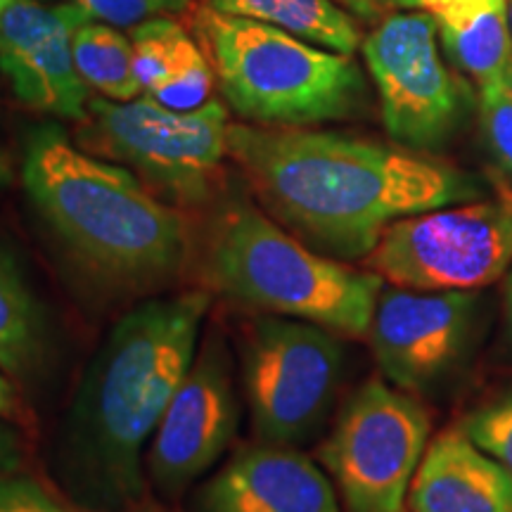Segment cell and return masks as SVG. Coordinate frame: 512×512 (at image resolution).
Returning a JSON list of instances; mask_svg holds the SVG:
<instances>
[{
    "instance_id": "6da1fadb",
    "label": "cell",
    "mask_w": 512,
    "mask_h": 512,
    "mask_svg": "<svg viewBox=\"0 0 512 512\" xmlns=\"http://www.w3.org/2000/svg\"><path fill=\"white\" fill-rule=\"evenodd\" d=\"M230 159L280 226L339 261L394 221L484 195L475 176L403 145L311 128L230 124Z\"/></svg>"
},
{
    "instance_id": "7a4b0ae2",
    "label": "cell",
    "mask_w": 512,
    "mask_h": 512,
    "mask_svg": "<svg viewBox=\"0 0 512 512\" xmlns=\"http://www.w3.org/2000/svg\"><path fill=\"white\" fill-rule=\"evenodd\" d=\"M209 306V290L143 299L95 351L57 439V472L76 505L121 512L143 501V448L195 361Z\"/></svg>"
},
{
    "instance_id": "3957f363",
    "label": "cell",
    "mask_w": 512,
    "mask_h": 512,
    "mask_svg": "<svg viewBox=\"0 0 512 512\" xmlns=\"http://www.w3.org/2000/svg\"><path fill=\"white\" fill-rule=\"evenodd\" d=\"M22 183L67 266L105 297L143 302L188 271L195 247L181 209L126 166L81 150L60 126L27 133Z\"/></svg>"
},
{
    "instance_id": "277c9868",
    "label": "cell",
    "mask_w": 512,
    "mask_h": 512,
    "mask_svg": "<svg viewBox=\"0 0 512 512\" xmlns=\"http://www.w3.org/2000/svg\"><path fill=\"white\" fill-rule=\"evenodd\" d=\"M209 292L268 316L316 323L335 335L368 337L380 275L320 254L245 197L216 211L202 245Z\"/></svg>"
},
{
    "instance_id": "5b68a950",
    "label": "cell",
    "mask_w": 512,
    "mask_h": 512,
    "mask_svg": "<svg viewBox=\"0 0 512 512\" xmlns=\"http://www.w3.org/2000/svg\"><path fill=\"white\" fill-rule=\"evenodd\" d=\"M190 24L223 100L245 124L309 128L356 117L366 102V81L351 55L204 3L192 5Z\"/></svg>"
},
{
    "instance_id": "8992f818",
    "label": "cell",
    "mask_w": 512,
    "mask_h": 512,
    "mask_svg": "<svg viewBox=\"0 0 512 512\" xmlns=\"http://www.w3.org/2000/svg\"><path fill=\"white\" fill-rule=\"evenodd\" d=\"M228 107L209 100L197 110H171L152 95L128 102L91 98L76 145L131 169L178 209L207 204L221 188L228 150Z\"/></svg>"
},
{
    "instance_id": "52a82bcc",
    "label": "cell",
    "mask_w": 512,
    "mask_h": 512,
    "mask_svg": "<svg viewBox=\"0 0 512 512\" xmlns=\"http://www.w3.org/2000/svg\"><path fill=\"white\" fill-rule=\"evenodd\" d=\"M363 266L408 290H482L512 266V200L479 197L394 221Z\"/></svg>"
},
{
    "instance_id": "ba28073f",
    "label": "cell",
    "mask_w": 512,
    "mask_h": 512,
    "mask_svg": "<svg viewBox=\"0 0 512 512\" xmlns=\"http://www.w3.org/2000/svg\"><path fill=\"white\" fill-rule=\"evenodd\" d=\"M430 432V415L411 394L382 380L363 384L320 448L344 512H406Z\"/></svg>"
},
{
    "instance_id": "9c48e42d",
    "label": "cell",
    "mask_w": 512,
    "mask_h": 512,
    "mask_svg": "<svg viewBox=\"0 0 512 512\" xmlns=\"http://www.w3.org/2000/svg\"><path fill=\"white\" fill-rule=\"evenodd\" d=\"M342 368L335 332L297 318H256L242 351L254 432L285 446L309 439L330 411Z\"/></svg>"
},
{
    "instance_id": "30bf717a",
    "label": "cell",
    "mask_w": 512,
    "mask_h": 512,
    "mask_svg": "<svg viewBox=\"0 0 512 512\" xmlns=\"http://www.w3.org/2000/svg\"><path fill=\"white\" fill-rule=\"evenodd\" d=\"M382 124L396 145L434 150L470 107V91L439 53V34L422 10L384 17L361 43Z\"/></svg>"
},
{
    "instance_id": "8fae6325",
    "label": "cell",
    "mask_w": 512,
    "mask_h": 512,
    "mask_svg": "<svg viewBox=\"0 0 512 512\" xmlns=\"http://www.w3.org/2000/svg\"><path fill=\"white\" fill-rule=\"evenodd\" d=\"M240 420L233 356L211 332L176 389L152 437L147 475L162 496L176 498L223 456Z\"/></svg>"
},
{
    "instance_id": "7c38bea8",
    "label": "cell",
    "mask_w": 512,
    "mask_h": 512,
    "mask_svg": "<svg viewBox=\"0 0 512 512\" xmlns=\"http://www.w3.org/2000/svg\"><path fill=\"white\" fill-rule=\"evenodd\" d=\"M475 316V292L382 287L368 332L382 375L408 394L432 389L463 358Z\"/></svg>"
},
{
    "instance_id": "4fadbf2b",
    "label": "cell",
    "mask_w": 512,
    "mask_h": 512,
    "mask_svg": "<svg viewBox=\"0 0 512 512\" xmlns=\"http://www.w3.org/2000/svg\"><path fill=\"white\" fill-rule=\"evenodd\" d=\"M79 17L81 10L72 3L41 0H17L0 17V72L15 98L29 110L76 124L91 100L72 53Z\"/></svg>"
},
{
    "instance_id": "5bb4252c",
    "label": "cell",
    "mask_w": 512,
    "mask_h": 512,
    "mask_svg": "<svg viewBox=\"0 0 512 512\" xmlns=\"http://www.w3.org/2000/svg\"><path fill=\"white\" fill-rule=\"evenodd\" d=\"M197 512H339L335 486L285 444L242 448L197 491Z\"/></svg>"
},
{
    "instance_id": "9a60e30c",
    "label": "cell",
    "mask_w": 512,
    "mask_h": 512,
    "mask_svg": "<svg viewBox=\"0 0 512 512\" xmlns=\"http://www.w3.org/2000/svg\"><path fill=\"white\" fill-rule=\"evenodd\" d=\"M411 512H512V475L460 430L430 439L408 491Z\"/></svg>"
},
{
    "instance_id": "2e32d148",
    "label": "cell",
    "mask_w": 512,
    "mask_h": 512,
    "mask_svg": "<svg viewBox=\"0 0 512 512\" xmlns=\"http://www.w3.org/2000/svg\"><path fill=\"white\" fill-rule=\"evenodd\" d=\"M432 17L441 46L479 86L503 81L512 64L508 0H415Z\"/></svg>"
},
{
    "instance_id": "e0dca14e",
    "label": "cell",
    "mask_w": 512,
    "mask_h": 512,
    "mask_svg": "<svg viewBox=\"0 0 512 512\" xmlns=\"http://www.w3.org/2000/svg\"><path fill=\"white\" fill-rule=\"evenodd\" d=\"M202 3L223 15L256 19L285 29L332 53L354 55L363 43L354 17L337 8L332 0H202Z\"/></svg>"
},
{
    "instance_id": "ac0fdd59",
    "label": "cell",
    "mask_w": 512,
    "mask_h": 512,
    "mask_svg": "<svg viewBox=\"0 0 512 512\" xmlns=\"http://www.w3.org/2000/svg\"><path fill=\"white\" fill-rule=\"evenodd\" d=\"M46 344V323L22 268L0 245V370L24 377L38 366Z\"/></svg>"
},
{
    "instance_id": "d6986e66",
    "label": "cell",
    "mask_w": 512,
    "mask_h": 512,
    "mask_svg": "<svg viewBox=\"0 0 512 512\" xmlns=\"http://www.w3.org/2000/svg\"><path fill=\"white\" fill-rule=\"evenodd\" d=\"M72 53L83 83L100 98L128 102L143 95L133 69L131 36L121 29L91 19L81 10L72 34Z\"/></svg>"
},
{
    "instance_id": "ffe728a7",
    "label": "cell",
    "mask_w": 512,
    "mask_h": 512,
    "mask_svg": "<svg viewBox=\"0 0 512 512\" xmlns=\"http://www.w3.org/2000/svg\"><path fill=\"white\" fill-rule=\"evenodd\" d=\"M216 72L211 67L207 53L200 46L197 38H192L188 31L176 38L174 60H171L169 76H166L162 86L152 95L157 102L171 110H197V107L207 105L214 91Z\"/></svg>"
},
{
    "instance_id": "44dd1931",
    "label": "cell",
    "mask_w": 512,
    "mask_h": 512,
    "mask_svg": "<svg viewBox=\"0 0 512 512\" xmlns=\"http://www.w3.org/2000/svg\"><path fill=\"white\" fill-rule=\"evenodd\" d=\"M181 34L183 27L174 17L147 19L131 29L133 69H136L143 93H155L169 76L176 38Z\"/></svg>"
},
{
    "instance_id": "7402d4cb",
    "label": "cell",
    "mask_w": 512,
    "mask_h": 512,
    "mask_svg": "<svg viewBox=\"0 0 512 512\" xmlns=\"http://www.w3.org/2000/svg\"><path fill=\"white\" fill-rule=\"evenodd\" d=\"M458 425L512 475V389L470 411Z\"/></svg>"
},
{
    "instance_id": "603a6c76",
    "label": "cell",
    "mask_w": 512,
    "mask_h": 512,
    "mask_svg": "<svg viewBox=\"0 0 512 512\" xmlns=\"http://www.w3.org/2000/svg\"><path fill=\"white\" fill-rule=\"evenodd\" d=\"M479 124L491 155L512 176V91L505 81L479 86Z\"/></svg>"
},
{
    "instance_id": "cb8c5ba5",
    "label": "cell",
    "mask_w": 512,
    "mask_h": 512,
    "mask_svg": "<svg viewBox=\"0 0 512 512\" xmlns=\"http://www.w3.org/2000/svg\"><path fill=\"white\" fill-rule=\"evenodd\" d=\"M91 19L117 29H133L147 19L176 17L192 10V0H69Z\"/></svg>"
},
{
    "instance_id": "d4e9b609",
    "label": "cell",
    "mask_w": 512,
    "mask_h": 512,
    "mask_svg": "<svg viewBox=\"0 0 512 512\" xmlns=\"http://www.w3.org/2000/svg\"><path fill=\"white\" fill-rule=\"evenodd\" d=\"M0 512H91L62 501L48 486L31 477L0 475Z\"/></svg>"
},
{
    "instance_id": "484cf974",
    "label": "cell",
    "mask_w": 512,
    "mask_h": 512,
    "mask_svg": "<svg viewBox=\"0 0 512 512\" xmlns=\"http://www.w3.org/2000/svg\"><path fill=\"white\" fill-rule=\"evenodd\" d=\"M337 8L363 22H382L401 10H415V0H332Z\"/></svg>"
},
{
    "instance_id": "4316f807",
    "label": "cell",
    "mask_w": 512,
    "mask_h": 512,
    "mask_svg": "<svg viewBox=\"0 0 512 512\" xmlns=\"http://www.w3.org/2000/svg\"><path fill=\"white\" fill-rule=\"evenodd\" d=\"M22 463V439L10 425L0 422V475H10Z\"/></svg>"
},
{
    "instance_id": "83f0119b",
    "label": "cell",
    "mask_w": 512,
    "mask_h": 512,
    "mask_svg": "<svg viewBox=\"0 0 512 512\" xmlns=\"http://www.w3.org/2000/svg\"><path fill=\"white\" fill-rule=\"evenodd\" d=\"M17 408V399H15V389H12L10 375H5L0 370V418H8V415L15 413Z\"/></svg>"
},
{
    "instance_id": "f1b7e54d",
    "label": "cell",
    "mask_w": 512,
    "mask_h": 512,
    "mask_svg": "<svg viewBox=\"0 0 512 512\" xmlns=\"http://www.w3.org/2000/svg\"><path fill=\"white\" fill-rule=\"evenodd\" d=\"M503 330L505 337H508V344L512 347V266L510 271L505 273L503 283Z\"/></svg>"
},
{
    "instance_id": "f546056e",
    "label": "cell",
    "mask_w": 512,
    "mask_h": 512,
    "mask_svg": "<svg viewBox=\"0 0 512 512\" xmlns=\"http://www.w3.org/2000/svg\"><path fill=\"white\" fill-rule=\"evenodd\" d=\"M15 181V174H12V164L10 157L0 150V190L8 188V185Z\"/></svg>"
},
{
    "instance_id": "4dcf8cb0",
    "label": "cell",
    "mask_w": 512,
    "mask_h": 512,
    "mask_svg": "<svg viewBox=\"0 0 512 512\" xmlns=\"http://www.w3.org/2000/svg\"><path fill=\"white\" fill-rule=\"evenodd\" d=\"M121 512H166V510L159 508V505H155V503L138 501V503H133L131 508H126V510H121Z\"/></svg>"
},
{
    "instance_id": "1f68e13d",
    "label": "cell",
    "mask_w": 512,
    "mask_h": 512,
    "mask_svg": "<svg viewBox=\"0 0 512 512\" xmlns=\"http://www.w3.org/2000/svg\"><path fill=\"white\" fill-rule=\"evenodd\" d=\"M15 3H17V0H0V17H3L5 12H8Z\"/></svg>"
},
{
    "instance_id": "d6a6232c",
    "label": "cell",
    "mask_w": 512,
    "mask_h": 512,
    "mask_svg": "<svg viewBox=\"0 0 512 512\" xmlns=\"http://www.w3.org/2000/svg\"><path fill=\"white\" fill-rule=\"evenodd\" d=\"M505 86H508L510 88V91H512V64H510V67H508V72H505Z\"/></svg>"
},
{
    "instance_id": "836d02e7",
    "label": "cell",
    "mask_w": 512,
    "mask_h": 512,
    "mask_svg": "<svg viewBox=\"0 0 512 512\" xmlns=\"http://www.w3.org/2000/svg\"><path fill=\"white\" fill-rule=\"evenodd\" d=\"M508 5H510V31H512V0H508Z\"/></svg>"
}]
</instances>
